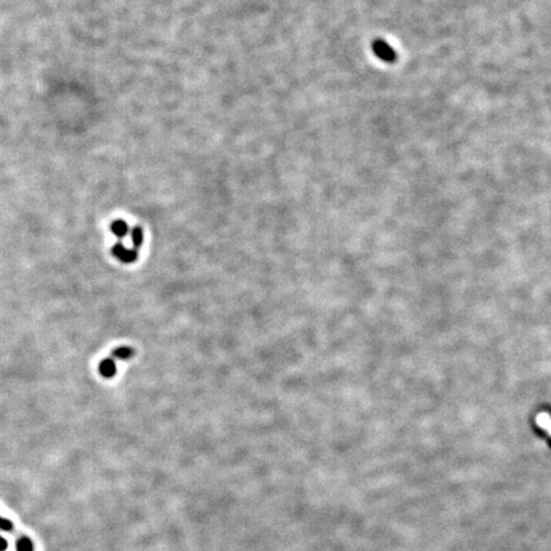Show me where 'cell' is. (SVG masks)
Returning <instances> with one entry per match:
<instances>
[{
	"instance_id": "obj_4",
	"label": "cell",
	"mask_w": 551,
	"mask_h": 551,
	"mask_svg": "<svg viewBox=\"0 0 551 551\" xmlns=\"http://www.w3.org/2000/svg\"><path fill=\"white\" fill-rule=\"evenodd\" d=\"M110 230L118 239H124L129 232V226L125 221L116 220L111 223Z\"/></svg>"
},
{
	"instance_id": "obj_7",
	"label": "cell",
	"mask_w": 551,
	"mask_h": 551,
	"mask_svg": "<svg viewBox=\"0 0 551 551\" xmlns=\"http://www.w3.org/2000/svg\"><path fill=\"white\" fill-rule=\"evenodd\" d=\"M17 551H33V543L28 537L23 536L17 541Z\"/></svg>"
},
{
	"instance_id": "obj_1",
	"label": "cell",
	"mask_w": 551,
	"mask_h": 551,
	"mask_svg": "<svg viewBox=\"0 0 551 551\" xmlns=\"http://www.w3.org/2000/svg\"><path fill=\"white\" fill-rule=\"evenodd\" d=\"M111 253H113V255L116 259H119L123 263H133L135 262L136 258H138L136 249H134V248L133 249H128V248L120 242L114 245L113 249H111Z\"/></svg>"
},
{
	"instance_id": "obj_3",
	"label": "cell",
	"mask_w": 551,
	"mask_h": 551,
	"mask_svg": "<svg viewBox=\"0 0 551 551\" xmlns=\"http://www.w3.org/2000/svg\"><path fill=\"white\" fill-rule=\"evenodd\" d=\"M98 371L104 378H113L116 374V364L114 359H105L98 365Z\"/></svg>"
},
{
	"instance_id": "obj_9",
	"label": "cell",
	"mask_w": 551,
	"mask_h": 551,
	"mask_svg": "<svg viewBox=\"0 0 551 551\" xmlns=\"http://www.w3.org/2000/svg\"><path fill=\"white\" fill-rule=\"evenodd\" d=\"M8 547V543H7L6 538L0 537V551H6Z\"/></svg>"
},
{
	"instance_id": "obj_6",
	"label": "cell",
	"mask_w": 551,
	"mask_h": 551,
	"mask_svg": "<svg viewBox=\"0 0 551 551\" xmlns=\"http://www.w3.org/2000/svg\"><path fill=\"white\" fill-rule=\"evenodd\" d=\"M143 239H145V235H143V230L140 227V226H136V227L131 228V230H130V240H131V243H133L134 249H136V248H140L141 245H142Z\"/></svg>"
},
{
	"instance_id": "obj_8",
	"label": "cell",
	"mask_w": 551,
	"mask_h": 551,
	"mask_svg": "<svg viewBox=\"0 0 551 551\" xmlns=\"http://www.w3.org/2000/svg\"><path fill=\"white\" fill-rule=\"evenodd\" d=\"M0 530L12 531L13 530V523H12L9 520H7V518L0 517Z\"/></svg>"
},
{
	"instance_id": "obj_2",
	"label": "cell",
	"mask_w": 551,
	"mask_h": 551,
	"mask_svg": "<svg viewBox=\"0 0 551 551\" xmlns=\"http://www.w3.org/2000/svg\"><path fill=\"white\" fill-rule=\"evenodd\" d=\"M373 50L374 53H375V55L378 56V58H381L382 60L388 61V63H393V61L396 60V53H394V50L387 42H384L383 40H375V41H374Z\"/></svg>"
},
{
	"instance_id": "obj_5",
	"label": "cell",
	"mask_w": 551,
	"mask_h": 551,
	"mask_svg": "<svg viewBox=\"0 0 551 551\" xmlns=\"http://www.w3.org/2000/svg\"><path fill=\"white\" fill-rule=\"evenodd\" d=\"M133 355H134V350L128 346L118 347V349H115L113 351L114 359L121 360V361H123V360H129L131 356H133Z\"/></svg>"
}]
</instances>
